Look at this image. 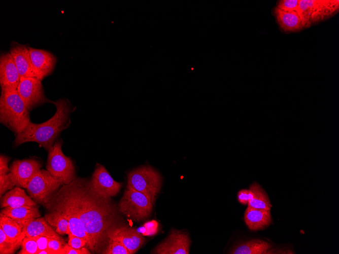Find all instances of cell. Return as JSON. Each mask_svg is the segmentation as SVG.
Returning <instances> with one entry per match:
<instances>
[{
    "label": "cell",
    "mask_w": 339,
    "mask_h": 254,
    "mask_svg": "<svg viewBox=\"0 0 339 254\" xmlns=\"http://www.w3.org/2000/svg\"><path fill=\"white\" fill-rule=\"evenodd\" d=\"M38 254H51V252L48 249L42 250L39 251Z\"/></svg>",
    "instance_id": "obj_39"
},
{
    "label": "cell",
    "mask_w": 339,
    "mask_h": 254,
    "mask_svg": "<svg viewBox=\"0 0 339 254\" xmlns=\"http://www.w3.org/2000/svg\"><path fill=\"white\" fill-rule=\"evenodd\" d=\"M44 217L58 234L69 235L71 233L69 221L60 213L49 211L48 213L45 214Z\"/></svg>",
    "instance_id": "obj_25"
},
{
    "label": "cell",
    "mask_w": 339,
    "mask_h": 254,
    "mask_svg": "<svg viewBox=\"0 0 339 254\" xmlns=\"http://www.w3.org/2000/svg\"><path fill=\"white\" fill-rule=\"evenodd\" d=\"M41 167L42 163L37 159L17 160L12 163L10 170L16 186L26 189L30 179Z\"/></svg>",
    "instance_id": "obj_15"
},
{
    "label": "cell",
    "mask_w": 339,
    "mask_h": 254,
    "mask_svg": "<svg viewBox=\"0 0 339 254\" xmlns=\"http://www.w3.org/2000/svg\"><path fill=\"white\" fill-rule=\"evenodd\" d=\"M190 242L186 233L173 229L167 237L153 249L151 253L188 254Z\"/></svg>",
    "instance_id": "obj_12"
},
{
    "label": "cell",
    "mask_w": 339,
    "mask_h": 254,
    "mask_svg": "<svg viewBox=\"0 0 339 254\" xmlns=\"http://www.w3.org/2000/svg\"><path fill=\"white\" fill-rule=\"evenodd\" d=\"M120 241L130 254L135 253L145 242L146 239L137 230L126 226H119L113 230L109 238Z\"/></svg>",
    "instance_id": "obj_17"
},
{
    "label": "cell",
    "mask_w": 339,
    "mask_h": 254,
    "mask_svg": "<svg viewBox=\"0 0 339 254\" xmlns=\"http://www.w3.org/2000/svg\"><path fill=\"white\" fill-rule=\"evenodd\" d=\"M299 0H282L278 2L277 8L288 12H296L298 7Z\"/></svg>",
    "instance_id": "obj_31"
},
{
    "label": "cell",
    "mask_w": 339,
    "mask_h": 254,
    "mask_svg": "<svg viewBox=\"0 0 339 254\" xmlns=\"http://www.w3.org/2000/svg\"><path fill=\"white\" fill-rule=\"evenodd\" d=\"M44 205L49 211H55L62 214L69 221L70 233L85 239L87 241V247L89 238L80 220L76 202L70 184L62 185Z\"/></svg>",
    "instance_id": "obj_4"
},
{
    "label": "cell",
    "mask_w": 339,
    "mask_h": 254,
    "mask_svg": "<svg viewBox=\"0 0 339 254\" xmlns=\"http://www.w3.org/2000/svg\"><path fill=\"white\" fill-rule=\"evenodd\" d=\"M249 190L252 193V197L248 202V206L270 210L272 204L268 196L258 184L254 183Z\"/></svg>",
    "instance_id": "obj_24"
},
{
    "label": "cell",
    "mask_w": 339,
    "mask_h": 254,
    "mask_svg": "<svg viewBox=\"0 0 339 254\" xmlns=\"http://www.w3.org/2000/svg\"><path fill=\"white\" fill-rule=\"evenodd\" d=\"M61 146L57 140L48 151L46 169L62 185H67L76 178L75 170L72 160L62 153Z\"/></svg>",
    "instance_id": "obj_7"
},
{
    "label": "cell",
    "mask_w": 339,
    "mask_h": 254,
    "mask_svg": "<svg viewBox=\"0 0 339 254\" xmlns=\"http://www.w3.org/2000/svg\"><path fill=\"white\" fill-rule=\"evenodd\" d=\"M84 230L89 238L87 248L92 252L101 253L111 232L117 225L116 209L110 198L96 194L89 181L76 178L70 183Z\"/></svg>",
    "instance_id": "obj_1"
},
{
    "label": "cell",
    "mask_w": 339,
    "mask_h": 254,
    "mask_svg": "<svg viewBox=\"0 0 339 254\" xmlns=\"http://www.w3.org/2000/svg\"><path fill=\"white\" fill-rule=\"evenodd\" d=\"M23 231L26 237L45 236L63 240L48 224L45 217H39L24 224Z\"/></svg>",
    "instance_id": "obj_19"
},
{
    "label": "cell",
    "mask_w": 339,
    "mask_h": 254,
    "mask_svg": "<svg viewBox=\"0 0 339 254\" xmlns=\"http://www.w3.org/2000/svg\"><path fill=\"white\" fill-rule=\"evenodd\" d=\"M162 185L159 173L150 166L136 168L127 175V188L142 193L154 203Z\"/></svg>",
    "instance_id": "obj_5"
},
{
    "label": "cell",
    "mask_w": 339,
    "mask_h": 254,
    "mask_svg": "<svg viewBox=\"0 0 339 254\" xmlns=\"http://www.w3.org/2000/svg\"><path fill=\"white\" fill-rule=\"evenodd\" d=\"M338 1L299 0L296 12L303 28L309 27L332 16L338 9Z\"/></svg>",
    "instance_id": "obj_6"
},
{
    "label": "cell",
    "mask_w": 339,
    "mask_h": 254,
    "mask_svg": "<svg viewBox=\"0 0 339 254\" xmlns=\"http://www.w3.org/2000/svg\"><path fill=\"white\" fill-rule=\"evenodd\" d=\"M21 246L19 254H38L39 251L37 242L26 236L23 239Z\"/></svg>",
    "instance_id": "obj_30"
},
{
    "label": "cell",
    "mask_w": 339,
    "mask_h": 254,
    "mask_svg": "<svg viewBox=\"0 0 339 254\" xmlns=\"http://www.w3.org/2000/svg\"><path fill=\"white\" fill-rule=\"evenodd\" d=\"M91 189L98 195L106 198H111L119 192L122 184L116 182L105 167L97 164L89 181Z\"/></svg>",
    "instance_id": "obj_11"
},
{
    "label": "cell",
    "mask_w": 339,
    "mask_h": 254,
    "mask_svg": "<svg viewBox=\"0 0 339 254\" xmlns=\"http://www.w3.org/2000/svg\"><path fill=\"white\" fill-rule=\"evenodd\" d=\"M31 238L37 242L39 251L48 249V242L50 238L45 236H37Z\"/></svg>",
    "instance_id": "obj_37"
},
{
    "label": "cell",
    "mask_w": 339,
    "mask_h": 254,
    "mask_svg": "<svg viewBox=\"0 0 339 254\" xmlns=\"http://www.w3.org/2000/svg\"><path fill=\"white\" fill-rule=\"evenodd\" d=\"M101 253L130 254V252L120 241L110 237L107 245Z\"/></svg>",
    "instance_id": "obj_28"
},
{
    "label": "cell",
    "mask_w": 339,
    "mask_h": 254,
    "mask_svg": "<svg viewBox=\"0 0 339 254\" xmlns=\"http://www.w3.org/2000/svg\"><path fill=\"white\" fill-rule=\"evenodd\" d=\"M67 244L71 247L76 249H81L84 247H87V241L85 239L71 233L69 234Z\"/></svg>",
    "instance_id": "obj_33"
},
{
    "label": "cell",
    "mask_w": 339,
    "mask_h": 254,
    "mask_svg": "<svg viewBox=\"0 0 339 254\" xmlns=\"http://www.w3.org/2000/svg\"><path fill=\"white\" fill-rule=\"evenodd\" d=\"M244 220L251 231L263 230L272 222L270 211L248 206L245 212Z\"/></svg>",
    "instance_id": "obj_20"
},
{
    "label": "cell",
    "mask_w": 339,
    "mask_h": 254,
    "mask_svg": "<svg viewBox=\"0 0 339 254\" xmlns=\"http://www.w3.org/2000/svg\"><path fill=\"white\" fill-rule=\"evenodd\" d=\"M0 227L9 237L19 238L24 233L22 227L12 218L3 213H0Z\"/></svg>",
    "instance_id": "obj_26"
},
{
    "label": "cell",
    "mask_w": 339,
    "mask_h": 254,
    "mask_svg": "<svg viewBox=\"0 0 339 254\" xmlns=\"http://www.w3.org/2000/svg\"><path fill=\"white\" fill-rule=\"evenodd\" d=\"M20 76L10 51L0 56V85L1 89L17 90Z\"/></svg>",
    "instance_id": "obj_14"
},
{
    "label": "cell",
    "mask_w": 339,
    "mask_h": 254,
    "mask_svg": "<svg viewBox=\"0 0 339 254\" xmlns=\"http://www.w3.org/2000/svg\"><path fill=\"white\" fill-rule=\"evenodd\" d=\"M64 240L50 238L48 242V250L51 254H62V250L65 244Z\"/></svg>",
    "instance_id": "obj_32"
},
{
    "label": "cell",
    "mask_w": 339,
    "mask_h": 254,
    "mask_svg": "<svg viewBox=\"0 0 339 254\" xmlns=\"http://www.w3.org/2000/svg\"><path fill=\"white\" fill-rule=\"evenodd\" d=\"M30 121L29 112L17 90L2 89L0 122L14 133H21Z\"/></svg>",
    "instance_id": "obj_3"
},
{
    "label": "cell",
    "mask_w": 339,
    "mask_h": 254,
    "mask_svg": "<svg viewBox=\"0 0 339 254\" xmlns=\"http://www.w3.org/2000/svg\"><path fill=\"white\" fill-rule=\"evenodd\" d=\"M10 159L4 155L0 156V174H6L10 172L8 167V162Z\"/></svg>",
    "instance_id": "obj_38"
},
{
    "label": "cell",
    "mask_w": 339,
    "mask_h": 254,
    "mask_svg": "<svg viewBox=\"0 0 339 254\" xmlns=\"http://www.w3.org/2000/svg\"><path fill=\"white\" fill-rule=\"evenodd\" d=\"M23 206L37 207L36 203L19 187L13 188L1 197V207H17Z\"/></svg>",
    "instance_id": "obj_21"
},
{
    "label": "cell",
    "mask_w": 339,
    "mask_h": 254,
    "mask_svg": "<svg viewBox=\"0 0 339 254\" xmlns=\"http://www.w3.org/2000/svg\"><path fill=\"white\" fill-rule=\"evenodd\" d=\"M274 12L277 22L284 31L294 32L303 28L300 18L296 12H285L277 7Z\"/></svg>",
    "instance_id": "obj_23"
},
{
    "label": "cell",
    "mask_w": 339,
    "mask_h": 254,
    "mask_svg": "<svg viewBox=\"0 0 339 254\" xmlns=\"http://www.w3.org/2000/svg\"><path fill=\"white\" fill-rule=\"evenodd\" d=\"M17 92L29 112L47 102H54L45 96L41 81L35 77H21Z\"/></svg>",
    "instance_id": "obj_10"
},
{
    "label": "cell",
    "mask_w": 339,
    "mask_h": 254,
    "mask_svg": "<svg viewBox=\"0 0 339 254\" xmlns=\"http://www.w3.org/2000/svg\"><path fill=\"white\" fill-rule=\"evenodd\" d=\"M153 202L147 196L127 188L118 205L119 211L126 216L139 221L151 213Z\"/></svg>",
    "instance_id": "obj_8"
},
{
    "label": "cell",
    "mask_w": 339,
    "mask_h": 254,
    "mask_svg": "<svg viewBox=\"0 0 339 254\" xmlns=\"http://www.w3.org/2000/svg\"><path fill=\"white\" fill-rule=\"evenodd\" d=\"M62 185L48 171L40 169L30 179L26 189L35 201L44 205Z\"/></svg>",
    "instance_id": "obj_9"
},
{
    "label": "cell",
    "mask_w": 339,
    "mask_h": 254,
    "mask_svg": "<svg viewBox=\"0 0 339 254\" xmlns=\"http://www.w3.org/2000/svg\"><path fill=\"white\" fill-rule=\"evenodd\" d=\"M56 106L54 115L47 121L33 123L30 121L23 130L16 135L14 144L17 147L27 142H36L46 150L55 142L61 132L70 125L71 104L66 98L54 102Z\"/></svg>",
    "instance_id": "obj_2"
},
{
    "label": "cell",
    "mask_w": 339,
    "mask_h": 254,
    "mask_svg": "<svg viewBox=\"0 0 339 254\" xmlns=\"http://www.w3.org/2000/svg\"><path fill=\"white\" fill-rule=\"evenodd\" d=\"M2 213L12 218L22 227L26 223L41 216L37 207L23 206L17 207H6Z\"/></svg>",
    "instance_id": "obj_22"
},
{
    "label": "cell",
    "mask_w": 339,
    "mask_h": 254,
    "mask_svg": "<svg viewBox=\"0 0 339 254\" xmlns=\"http://www.w3.org/2000/svg\"><path fill=\"white\" fill-rule=\"evenodd\" d=\"M157 226L158 224L155 221L147 222L141 228V234L144 236L153 235L157 232Z\"/></svg>",
    "instance_id": "obj_34"
},
{
    "label": "cell",
    "mask_w": 339,
    "mask_h": 254,
    "mask_svg": "<svg viewBox=\"0 0 339 254\" xmlns=\"http://www.w3.org/2000/svg\"><path fill=\"white\" fill-rule=\"evenodd\" d=\"M91 252L87 247H84L81 249H76L71 247L68 244H65L62 254H90Z\"/></svg>",
    "instance_id": "obj_35"
},
{
    "label": "cell",
    "mask_w": 339,
    "mask_h": 254,
    "mask_svg": "<svg viewBox=\"0 0 339 254\" xmlns=\"http://www.w3.org/2000/svg\"><path fill=\"white\" fill-rule=\"evenodd\" d=\"M229 253L231 254H269L290 253L288 251L273 249V245L262 240L253 239L233 245Z\"/></svg>",
    "instance_id": "obj_18"
},
{
    "label": "cell",
    "mask_w": 339,
    "mask_h": 254,
    "mask_svg": "<svg viewBox=\"0 0 339 254\" xmlns=\"http://www.w3.org/2000/svg\"><path fill=\"white\" fill-rule=\"evenodd\" d=\"M36 77L41 81L51 75L57 63V57L49 51L28 47Z\"/></svg>",
    "instance_id": "obj_13"
},
{
    "label": "cell",
    "mask_w": 339,
    "mask_h": 254,
    "mask_svg": "<svg viewBox=\"0 0 339 254\" xmlns=\"http://www.w3.org/2000/svg\"><path fill=\"white\" fill-rule=\"evenodd\" d=\"M28 47L16 42L10 44V52L21 77H36L30 57Z\"/></svg>",
    "instance_id": "obj_16"
},
{
    "label": "cell",
    "mask_w": 339,
    "mask_h": 254,
    "mask_svg": "<svg viewBox=\"0 0 339 254\" xmlns=\"http://www.w3.org/2000/svg\"><path fill=\"white\" fill-rule=\"evenodd\" d=\"M252 197V193L250 190L242 189L238 194L239 202L244 205L248 204Z\"/></svg>",
    "instance_id": "obj_36"
},
{
    "label": "cell",
    "mask_w": 339,
    "mask_h": 254,
    "mask_svg": "<svg viewBox=\"0 0 339 254\" xmlns=\"http://www.w3.org/2000/svg\"><path fill=\"white\" fill-rule=\"evenodd\" d=\"M16 186V183L11 172L4 174H0V196Z\"/></svg>",
    "instance_id": "obj_29"
},
{
    "label": "cell",
    "mask_w": 339,
    "mask_h": 254,
    "mask_svg": "<svg viewBox=\"0 0 339 254\" xmlns=\"http://www.w3.org/2000/svg\"><path fill=\"white\" fill-rule=\"evenodd\" d=\"M25 237L24 233L18 239H12L4 233L0 227V253L12 254L21 245L23 239Z\"/></svg>",
    "instance_id": "obj_27"
}]
</instances>
